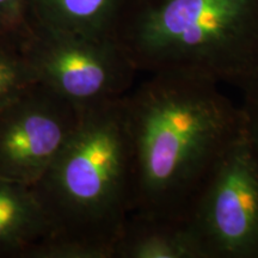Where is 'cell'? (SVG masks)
I'll use <instances>...</instances> for the list:
<instances>
[{"label":"cell","instance_id":"cell-8","mask_svg":"<svg viewBox=\"0 0 258 258\" xmlns=\"http://www.w3.org/2000/svg\"><path fill=\"white\" fill-rule=\"evenodd\" d=\"M48 234L47 218L31 186L0 179V257L23 258Z\"/></svg>","mask_w":258,"mask_h":258},{"label":"cell","instance_id":"cell-7","mask_svg":"<svg viewBox=\"0 0 258 258\" xmlns=\"http://www.w3.org/2000/svg\"><path fill=\"white\" fill-rule=\"evenodd\" d=\"M114 258H202V253L189 222L132 213Z\"/></svg>","mask_w":258,"mask_h":258},{"label":"cell","instance_id":"cell-2","mask_svg":"<svg viewBox=\"0 0 258 258\" xmlns=\"http://www.w3.org/2000/svg\"><path fill=\"white\" fill-rule=\"evenodd\" d=\"M31 189L49 234L23 258H114L133 190L124 96L83 110L76 131Z\"/></svg>","mask_w":258,"mask_h":258},{"label":"cell","instance_id":"cell-4","mask_svg":"<svg viewBox=\"0 0 258 258\" xmlns=\"http://www.w3.org/2000/svg\"><path fill=\"white\" fill-rule=\"evenodd\" d=\"M188 222L202 258H258V145L245 129L203 186Z\"/></svg>","mask_w":258,"mask_h":258},{"label":"cell","instance_id":"cell-9","mask_svg":"<svg viewBox=\"0 0 258 258\" xmlns=\"http://www.w3.org/2000/svg\"><path fill=\"white\" fill-rule=\"evenodd\" d=\"M59 31L104 38L116 0H43Z\"/></svg>","mask_w":258,"mask_h":258},{"label":"cell","instance_id":"cell-1","mask_svg":"<svg viewBox=\"0 0 258 258\" xmlns=\"http://www.w3.org/2000/svg\"><path fill=\"white\" fill-rule=\"evenodd\" d=\"M124 104L132 213L188 222L203 186L243 132L240 106L215 80L173 70L148 73Z\"/></svg>","mask_w":258,"mask_h":258},{"label":"cell","instance_id":"cell-6","mask_svg":"<svg viewBox=\"0 0 258 258\" xmlns=\"http://www.w3.org/2000/svg\"><path fill=\"white\" fill-rule=\"evenodd\" d=\"M82 110L40 82L0 108V179L34 185L76 131Z\"/></svg>","mask_w":258,"mask_h":258},{"label":"cell","instance_id":"cell-3","mask_svg":"<svg viewBox=\"0 0 258 258\" xmlns=\"http://www.w3.org/2000/svg\"><path fill=\"white\" fill-rule=\"evenodd\" d=\"M117 43L139 73L184 71L241 89L258 72V0H152Z\"/></svg>","mask_w":258,"mask_h":258},{"label":"cell","instance_id":"cell-10","mask_svg":"<svg viewBox=\"0 0 258 258\" xmlns=\"http://www.w3.org/2000/svg\"><path fill=\"white\" fill-rule=\"evenodd\" d=\"M34 83L36 76L23 54L0 49V108Z\"/></svg>","mask_w":258,"mask_h":258},{"label":"cell","instance_id":"cell-12","mask_svg":"<svg viewBox=\"0 0 258 258\" xmlns=\"http://www.w3.org/2000/svg\"><path fill=\"white\" fill-rule=\"evenodd\" d=\"M21 0H0V19L12 17Z\"/></svg>","mask_w":258,"mask_h":258},{"label":"cell","instance_id":"cell-5","mask_svg":"<svg viewBox=\"0 0 258 258\" xmlns=\"http://www.w3.org/2000/svg\"><path fill=\"white\" fill-rule=\"evenodd\" d=\"M59 32L22 51L37 82L82 111L134 88L139 71L117 41Z\"/></svg>","mask_w":258,"mask_h":258},{"label":"cell","instance_id":"cell-11","mask_svg":"<svg viewBox=\"0 0 258 258\" xmlns=\"http://www.w3.org/2000/svg\"><path fill=\"white\" fill-rule=\"evenodd\" d=\"M243 104L240 105L244 129L258 145V72L241 88Z\"/></svg>","mask_w":258,"mask_h":258}]
</instances>
